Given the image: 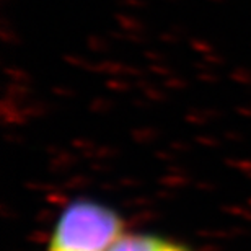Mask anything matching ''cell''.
Instances as JSON below:
<instances>
[{
    "label": "cell",
    "mask_w": 251,
    "mask_h": 251,
    "mask_svg": "<svg viewBox=\"0 0 251 251\" xmlns=\"http://www.w3.org/2000/svg\"><path fill=\"white\" fill-rule=\"evenodd\" d=\"M124 233L123 219L113 209L77 201L61 214L48 251H108Z\"/></svg>",
    "instance_id": "6da1fadb"
},
{
    "label": "cell",
    "mask_w": 251,
    "mask_h": 251,
    "mask_svg": "<svg viewBox=\"0 0 251 251\" xmlns=\"http://www.w3.org/2000/svg\"><path fill=\"white\" fill-rule=\"evenodd\" d=\"M162 240L149 235L124 233L108 251H157Z\"/></svg>",
    "instance_id": "7a4b0ae2"
}]
</instances>
